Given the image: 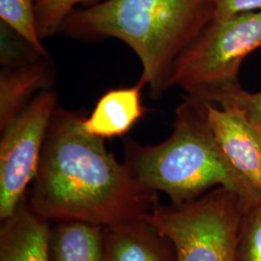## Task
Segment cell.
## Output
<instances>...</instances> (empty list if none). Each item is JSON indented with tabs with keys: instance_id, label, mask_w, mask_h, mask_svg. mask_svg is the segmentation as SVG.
Here are the masks:
<instances>
[{
	"instance_id": "6da1fadb",
	"label": "cell",
	"mask_w": 261,
	"mask_h": 261,
	"mask_svg": "<svg viewBox=\"0 0 261 261\" xmlns=\"http://www.w3.org/2000/svg\"><path fill=\"white\" fill-rule=\"evenodd\" d=\"M84 117L56 107L28 199L32 210L48 222L102 225L152 213L157 193L140 186L103 139L83 129Z\"/></svg>"
},
{
	"instance_id": "7a4b0ae2",
	"label": "cell",
	"mask_w": 261,
	"mask_h": 261,
	"mask_svg": "<svg viewBox=\"0 0 261 261\" xmlns=\"http://www.w3.org/2000/svg\"><path fill=\"white\" fill-rule=\"evenodd\" d=\"M213 0H106L73 12L61 30L80 39L115 38L142 66L139 83L159 99L180 55L213 19Z\"/></svg>"
},
{
	"instance_id": "3957f363",
	"label": "cell",
	"mask_w": 261,
	"mask_h": 261,
	"mask_svg": "<svg viewBox=\"0 0 261 261\" xmlns=\"http://www.w3.org/2000/svg\"><path fill=\"white\" fill-rule=\"evenodd\" d=\"M205 100L188 95L175 111L173 129L156 145L124 140V166L140 186L162 192L173 205L194 201L224 187L252 205L261 199L233 168L207 122Z\"/></svg>"
},
{
	"instance_id": "277c9868",
	"label": "cell",
	"mask_w": 261,
	"mask_h": 261,
	"mask_svg": "<svg viewBox=\"0 0 261 261\" xmlns=\"http://www.w3.org/2000/svg\"><path fill=\"white\" fill-rule=\"evenodd\" d=\"M260 47L261 11L212 19L175 61L169 88L206 100L239 86L243 61Z\"/></svg>"
},
{
	"instance_id": "5b68a950",
	"label": "cell",
	"mask_w": 261,
	"mask_h": 261,
	"mask_svg": "<svg viewBox=\"0 0 261 261\" xmlns=\"http://www.w3.org/2000/svg\"><path fill=\"white\" fill-rule=\"evenodd\" d=\"M218 187L182 205H157L144 216L171 241L177 261H234L243 217L249 207Z\"/></svg>"
},
{
	"instance_id": "8992f818",
	"label": "cell",
	"mask_w": 261,
	"mask_h": 261,
	"mask_svg": "<svg viewBox=\"0 0 261 261\" xmlns=\"http://www.w3.org/2000/svg\"><path fill=\"white\" fill-rule=\"evenodd\" d=\"M56 95L42 91L1 130L0 219L14 213L37 174L47 129L56 111Z\"/></svg>"
},
{
	"instance_id": "52a82bcc",
	"label": "cell",
	"mask_w": 261,
	"mask_h": 261,
	"mask_svg": "<svg viewBox=\"0 0 261 261\" xmlns=\"http://www.w3.org/2000/svg\"><path fill=\"white\" fill-rule=\"evenodd\" d=\"M206 118L233 168L261 195V140L246 114L233 105L206 101Z\"/></svg>"
},
{
	"instance_id": "ba28073f",
	"label": "cell",
	"mask_w": 261,
	"mask_h": 261,
	"mask_svg": "<svg viewBox=\"0 0 261 261\" xmlns=\"http://www.w3.org/2000/svg\"><path fill=\"white\" fill-rule=\"evenodd\" d=\"M106 261H177L171 241L145 217L106 225Z\"/></svg>"
},
{
	"instance_id": "9c48e42d",
	"label": "cell",
	"mask_w": 261,
	"mask_h": 261,
	"mask_svg": "<svg viewBox=\"0 0 261 261\" xmlns=\"http://www.w3.org/2000/svg\"><path fill=\"white\" fill-rule=\"evenodd\" d=\"M1 222L0 261H50L49 222L32 210L27 197Z\"/></svg>"
},
{
	"instance_id": "30bf717a",
	"label": "cell",
	"mask_w": 261,
	"mask_h": 261,
	"mask_svg": "<svg viewBox=\"0 0 261 261\" xmlns=\"http://www.w3.org/2000/svg\"><path fill=\"white\" fill-rule=\"evenodd\" d=\"M48 56L5 68L0 75V130H4L54 80Z\"/></svg>"
},
{
	"instance_id": "8fae6325",
	"label": "cell",
	"mask_w": 261,
	"mask_h": 261,
	"mask_svg": "<svg viewBox=\"0 0 261 261\" xmlns=\"http://www.w3.org/2000/svg\"><path fill=\"white\" fill-rule=\"evenodd\" d=\"M143 87L139 83L133 87L112 89L103 94L89 117L84 116L83 129L103 140L127 134L145 112L140 102Z\"/></svg>"
},
{
	"instance_id": "7c38bea8",
	"label": "cell",
	"mask_w": 261,
	"mask_h": 261,
	"mask_svg": "<svg viewBox=\"0 0 261 261\" xmlns=\"http://www.w3.org/2000/svg\"><path fill=\"white\" fill-rule=\"evenodd\" d=\"M50 226V261H106V225L84 221H59Z\"/></svg>"
},
{
	"instance_id": "4fadbf2b",
	"label": "cell",
	"mask_w": 261,
	"mask_h": 261,
	"mask_svg": "<svg viewBox=\"0 0 261 261\" xmlns=\"http://www.w3.org/2000/svg\"><path fill=\"white\" fill-rule=\"evenodd\" d=\"M0 18L39 55L48 56L38 33L35 0H0Z\"/></svg>"
},
{
	"instance_id": "5bb4252c",
	"label": "cell",
	"mask_w": 261,
	"mask_h": 261,
	"mask_svg": "<svg viewBox=\"0 0 261 261\" xmlns=\"http://www.w3.org/2000/svg\"><path fill=\"white\" fill-rule=\"evenodd\" d=\"M99 0H35V18L41 39L51 37L59 30L66 19L81 4H97Z\"/></svg>"
},
{
	"instance_id": "9a60e30c",
	"label": "cell",
	"mask_w": 261,
	"mask_h": 261,
	"mask_svg": "<svg viewBox=\"0 0 261 261\" xmlns=\"http://www.w3.org/2000/svg\"><path fill=\"white\" fill-rule=\"evenodd\" d=\"M234 261H261V199L244 214Z\"/></svg>"
},
{
	"instance_id": "2e32d148",
	"label": "cell",
	"mask_w": 261,
	"mask_h": 261,
	"mask_svg": "<svg viewBox=\"0 0 261 261\" xmlns=\"http://www.w3.org/2000/svg\"><path fill=\"white\" fill-rule=\"evenodd\" d=\"M206 101L220 106L233 105L246 114L250 121L261 127V91L249 93L239 85L223 92L213 94Z\"/></svg>"
},
{
	"instance_id": "e0dca14e",
	"label": "cell",
	"mask_w": 261,
	"mask_h": 261,
	"mask_svg": "<svg viewBox=\"0 0 261 261\" xmlns=\"http://www.w3.org/2000/svg\"><path fill=\"white\" fill-rule=\"evenodd\" d=\"M213 19H222L243 13L261 11V0H213Z\"/></svg>"
},
{
	"instance_id": "ac0fdd59",
	"label": "cell",
	"mask_w": 261,
	"mask_h": 261,
	"mask_svg": "<svg viewBox=\"0 0 261 261\" xmlns=\"http://www.w3.org/2000/svg\"><path fill=\"white\" fill-rule=\"evenodd\" d=\"M251 122V121H250ZM252 123V122H251ZM252 126L256 129V130H257V133H258V135H259V138H260L261 140V127L259 126V125H257V124H254V123H252Z\"/></svg>"
}]
</instances>
